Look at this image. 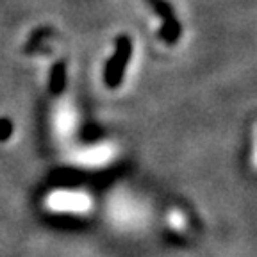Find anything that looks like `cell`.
I'll return each instance as SVG.
<instances>
[{
	"label": "cell",
	"mask_w": 257,
	"mask_h": 257,
	"mask_svg": "<svg viewBox=\"0 0 257 257\" xmlns=\"http://www.w3.org/2000/svg\"><path fill=\"white\" fill-rule=\"evenodd\" d=\"M11 133H13L11 121L2 118V120H0V140H8V138L11 136Z\"/></svg>",
	"instance_id": "4"
},
{
	"label": "cell",
	"mask_w": 257,
	"mask_h": 257,
	"mask_svg": "<svg viewBox=\"0 0 257 257\" xmlns=\"http://www.w3.org/2000/svg\"><path fill=\"white\" fill-rule=\"evenodd\" d=\"M64 84H66V66L64 63H57L50 73V91L57 95L64 89Z\"/></svg>",
	"instance_id": "3"
},
{
	"label": "cell",
	"mask_w": 257,
	"mask_h": 257,
	"mask_svg": "<svg viewBox=\"0 0 257 257\" xmlns=\"http://www.w3.org/2000/svg\"><path fill=\"white\" fill-rule=\"evenodd\" d=\"M253 165L257 166V125H255V133H253Z\"/></svg>",
	"instance_id": "5"
},
{
	"label": "cell",
	"mask_w": 257,
	"mask_h": 257,
	"mask_svg": "<svg viewBox=\"0 0 257 257\" xmlns=\"http://www.w3.org/2000/svg\"><path fill=\"white\" fill-rule=\"evenodd\" d=\"M131 54H133L131 38L120 36L116 40L114 54H112L111 59L105 64L104 80L109 88H118V86L121 84V80H123V75H125V68H127L128 59H131Z\"/></svg>",
	"instance_id": "1"
},
{
	"label": "cell",
	"mask_w": 257,
	"mask_h": 257,
	"mask_svg": "<svg viewBox=\"0 0 257 257\" xmlns=\"http://www.w3.org/2000/svg\"><path fill=\"white\" fill-rule=\"evenodd\" d=\"M152 9L163 18V27H161V38L168 43H175L177 38L181 36V24L177 22L175 15H173L172 6L166 0H147Z\"/></svg>",
	"instance_id": "2"
}]
</instances>
